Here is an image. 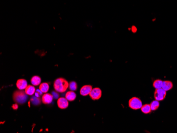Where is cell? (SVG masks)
<instances>
[{
	"label": "cell",
	"instance_id": "5bb4252c",
	"mask_svg": "<svg viewBox=\"0 0 177 133\" xmlns=\"http://www.w3.org/2000/svg\"><path fill=\"white\" fill-rule=\"evenodd\" d=\"M35 91V88L33 86L29 85V86H27V88L25 89L26 93L29 95H33Z\"/></svg>",
	"mask_w": 177,
	"mask_h": 133
},
{
	"label": "cell",
	"instance_id": "52a82bcc",
	"mask_svg": "<svg viewBox=\"0 0 177 133\" xmlns=\"http://www.w3.org/2000/svg\"><path fill=\"white\" fill-rule=\"evenodd\" d=\"M92 90V87L90 85H86L81 88L80 90V94L83 96L88 95L90 93Z\"/></svg>",
	"mask_w": 177,
	"mask_h": 133
},
{
	"label": "cell",
	"instance_id": "e0dca14e",
	"mask_svg": "<svg viewBox=\"0 0 177 133\" xmlns=\"http://www.w3.org/2000/svg\"><path fill=\"white\" fill-rule=\"evenodd\" d=\"M162 83L163 81L158 79V80H155L154 81L153 86L154 88L155 89H160V88H162Z\"/></svg>",
	"mask_w": 177,
	"mask_h": 133
},
{
	"label": "cell",
	"instance_id": "ba28073f",
	"mask_svg": "<svg viewBox=\"0 0 177 133\" xmlns=\"http://www.w3.org/2000/svg\"><path fill=\"white\" fill-rule=\"evenodd\" d=\"M53 95L50 93H45L41 98L42 102L44 104H49L53 100Z\"/></svg>",
	"mask_w": 177,
	"mask_h": 133
},
{
	"label": "cell",
	"instance_id": "5b68a950",
	"mask_svg": "<svg viewBox=\"0 0 177 133\" xmlns=\"http://www.w3.org/2000/svg\"><path fill=\"white\" fill-rule=\"evenodd\" d=\"M89 95L92 100H98L101 97V95H102L101 90L98 88L92 89Z\"/></svg>",
	"mask_w": 177,
	"mask_h": 133
},
{
	"label": "cell",
	"instance_id": "4fadbf2b",
	"mask_svg": "<svg viewBox=\"0 0 177 133\" xmlns=\"http://www.w3.org/2000/svg\"><path fill=\"white\" fill-rule=\"evenodd\" d=\"M31 83L33 86H39L41 83V79L38 76H34L31 79Z\"/></svg>",
	"mask_w": 177,
	"mask_h": 133
},
{
	"label": "cell",
	"instance_id": "6da1fadb",
	"mask_svg": "<svg viewBox=\"0 0 177 133\" xmlns=\"http://www.w3.org/2000/svg\"><path fill=\"white\" fill-rule=\"evenodd\" d=\"M69 86V83L63 78L56 79L54 83V88L56 91L59 93H63L66 91Z\"/></svg>",
	"mask_w": 177,
	"mask_h": 133
},
{
	"label": "cell",
	"instance_id": "8fae6325",
	"mask_svg": "<svg viewBox=\"0 0 177 133\" xmlns=\"http://www.w3.org/2000/svg\"><path fill=\"white\" fill-rule=\"evenodd\" d=\"M76 97H77L76 93L74 92L73 91H70L68 92L65 95V98L70 101H73L75 100Z\"/></svg>",
	"mask_w": 177,
	"mask_h": 133
},
{
	"label": "cell",
	"instance_id": "7a4b0ae2",
	"mask_svg": "<svg viewBox=\"0 0 177 133\" xmlns=\"http://www.w3.org/2000/svg\"><path fill=\"white\" fill-rule=\"evenodd\" d=\"M28 95L26 93V92L19 90L14 92L13 95V99L17 104H24L28 100Z\"/></svg>",
	"mask_w": 177,
	"mask_h": 133
},
{
	"label": "cell",
	"instance_id": "30bf717a",
	"mask_svg": "<svg viewBox=\"0 0 177 133\" xmlns=\"http://www.w3.org/2000/svg\"><path fill=\"white\" fill-rule=\"evenodd\" d=\"M173 83L170 81H163L162 86V88L164 89L165 91H169L173 88Z\"/></svg>",
	"mask_w": 177,
	"mask_h": 133
},
{
	"label": "cell",
	"instance_id": "3957f363",
	"mask_svg": "<svg viewBox=\"0 0 177 133\" xmlns=\"http://www.w3.org/2000/svg\"><path fill=\"white\" fill-rule=\"evenodd\" d=\"M128 105L130 108L133 110L139 109L143 106L142 101L137 97L131 98L128 102Z\"/></svg>",
	"mask_w": 177,
	"mask_h": 133
},
{
	"label": "cell",
	"instance_id": "ac0fdd59",
	"mask_svg": "<svg viewBox=\"0 0 177 133\" xmlns=\"http://www.w3.org/2000/svg\"><path fill=\"white\" fill-rule=\"evenodd\" d=\"M69 89L71 91H76L77 89V83L74 81H71L69 83Z\"/></svg>",
	"mask_w": 177,
	"mask_h": 133
},
{
	"label": "cell",
	"instance_id": "9c48e42d",
	"mask_svg": "<svg viewBox=\"0 0 177 133\" xmlns=\"http://www.w3.org/2000/svg\"><path fill=\"white\" fill-rule=\"evenodd\" d=\"M16 86L18 89L21 90H22L26 89L28 86L27 81L24 79H20L18 80L16 83Z\"/></svg>",
	"mask_w": 177,
	"mask_h": 133
},
{
	"label": "cell",
	"instance_id": "277c9868",
	"mask_svg": "<svg viewBox=\"0 0 177 133\" xmlns=\"http://www.w3.org/2000/svg\"><path fill=\"white\" fill-rule=\"evenodd\" d=\"M166 95H167V91L162 88H160L155 90V91L154 92V96L155 100L161 101L165 99Z\"/></svg>",
	"mask_w": 177,
	"mask_h": 133
},
{
	"label": "cell",
	"instance_id": "2e32d148",
	"mask_svg": "<svg viewBox=\"0 0 177 133\" xmlns=\"http://www.w3.org/2000/svg\"><path fill=\"white\" fill-rule=\"evenodd\" d=\"M151 108L152 111H155L157 110L160 107V103L159 101L155 100L153 101L150 104Z\"/></svg>",
	"mask_w": 177,
	"mask_h": 133
},
{
	"label": "cell",
	"instance_id": "7c38bea8",
	"mask_svg": "<svg viewBox=\"0 0 177 133\" xmlns=\"http://www.w3.org/2000/svg\"><path fill=\"white\" fill-rule=\"evenodd\" d=\"M141 109L142 112L145 114H148L152 111L150 104H145L143 106H142Z\"/></svg>",
	"mask_w": 177,
	"mask_h": 133
},
{
	"label": "cell",
	"instance_id": "9a60e30c",
	"mask_svg": "<svg viewBox=\"0 0 177 133\" xmlns=\"http://www.w3.org/2000/svg\"><path fill=\"white\" fill-rule=\"evenodd\" d=\"M39 90L43 93H47L49 90V84L47 83H43L39 86Z\"/></svg>",
	"mask_w": 177,
	"mask_h": 133
},
{
	"label": "cell",
	"instance_id": "d6986e66",
	"mask_svg": "<svg viewBox=\"0 0 177 133\" xmlns=\"http://www.w3.org/2000/svg\"><path fill=\"white\" fill-rule=\"evenodd\" d=\"M31 101L35 105H39V104H40L41 100L39 97H37L36 96H34V97H33L31 98Z\"/></svg>",
	"mask_w": 177,
	"mask_h": 133
},
{
	"label": "cell",
	"instance_id": "8992f818",
	"mask_svg": "<svg viewBox=\"0 0 177 133\" xmlns=\"http://www.w3.org/2000/svg\"><path fill=\"white\" fill-rule=\"evenodd\" d=\"M57 105L61 109H66L68 106V100L66 98H60L57 100Z\"/></svg>",
	"mask_w": 177,
	"mask_h": 133
}]
</instances>
